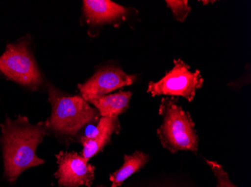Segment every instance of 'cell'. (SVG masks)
Listing matches in <instances>:
<instances>
[{
  "mask_svg": "<svg viewBox=\"0 0 251 187\" xmlns=\"http://www.w3.org/2000/svg\"><path fill=\"white\" fill-rule=\"evenodd\" d=\"M105 187V186H99V187Z\"/></svg>",
  "mask_w": 251,
  "mask_h": 187,
  "instance_id": "14",
  "label": "cell"
},
{
  "mask_svg": "<svg viewBox=\"0 0 251 187\" xmlns=\"http://www.w3.org/2000/svg\"><path fill=\"white\" fill-rule=\"evenodd\" d=\"M159 114L163 118L156 135L164 148L173 154L180 150H198L199 136L191 115L174 98L161 100Z\"/></svg>",
  "mask_w": 251,
  "mask_h": 187,
  "instance_id": "3",
  "label": "cell"
},
{
  "mask_svg": "<svg viewBox=\"0 0 251 187\" xmlns=\"http://www.w3.org/2000/svg\"><path fill=\"white\" fill-rule=\"evenodd\" d=\"M84 16L90 24H104L124 18L127 9L109 0H85L83 2Z\"/></svg>",
  "mask_w": 251,
  "mask_h": 187,
  "instance_id": "9",
  "label": "cell"
},
{
  "mask_svg": "<svg viewBox=\"0 0 251 187\" xmlns=\"http://www.w3.org/2000/svg\"><path fill=\"white\" fill-rule=\"evenodd\" d=\"M132 93L130 91H121L112 95L85 98L89 104L94 105L100 112V116L118 118L129 107Z\"/></svg>",
  "mask_w": 251,
  "mask_h": 187,
  "instance_id": "10",
  "label": "cell"
},
{
  "mask_svg": "<svg viewBox=\"0 0 251 187\" xmlns=\"http://www.w3.org/2000/svg\"><path fill=\"white\" fill-rule=\"evenodd\" d=\"M204 80L199 70L192 72L190 67L183 60H174V67L158 82H150L148 92L152 96L170 95L183 97L191 102L196 91L202 86Z\"/></svg>",
  "mask_w": 251,
  "mask_h": 187,
  "instance_id": "5",
  "label": "cell"
},
{
  "mask_svg": "<svg viewBox=\"0 0 251 187\" xmlns=\"http://www.w3.org/2000/svg\"><path fill=\"white\" fill-rule=\"evenodd\" d=\"M48 90L52 112L46 122L49 129L56 134L73 138L100 121V112L82 97L65 95L53 85H49Z\"/></svg>",
  "mask_w": 251,
  "mask_h": 187,
  "instance_id": "2",
  "label": "cell"
},
{
  "mask_svg": "<svg viewBox=\"0 0 251 187\" xmlns=\"http://www.w3.org/2000/svg\"><path fill=\"white\" fill-rule=\"evenodd\" d=\"M149 160V156L140 150H136L132 155L124 156V165L119 169L110 174L111 187H118L122 185L126 180L143 168Z\"/></svg>",
  "mask_w": 251,
  "mask_h": 187,
  "instance_id": "11",
  "label": "cell"
},
{
  "mask_svg": "<svg viewBox=\"0 0 251 187\" xmlns=\"http://www.w3.org/2000/svg\"><path fill=\"white\" fill-rule=\"evenodd\" d=\"M0 127L4 178L15 184L24 171L45 163L36 155V149L47 135L49 127L47 122L32 125L27 117L22 115L15 120L6 116Z\"/></svg>",
  "mask_w": 251,
  "mask_h": 187,
  "instance_id": "1",
  "label": "cell"
},
{
  "mask_svg": "<svg viewBox=\"0 0 251 187\" xmlns=\"http://www.w3.org/2000/svg\"><path fill=\"white\" fill-rule=\"evenodd\" d=\"M0 73L26 88L36 90L42 85V77L29 47V39L23 38L7 45L0 56Z\"/></svg>",
  "mask_w": 251,
  "mask_h": 187,
  "instance_id": "4",
  "label": "cell"
},
{
  "mask_svg": "<svg viewBox=\"0 0 251 187\" xmlns=\"http://www.w3.org/2000/svg\"><path fill=\"white\" fill-rule=\"evenodd\" d=\"M136 77L126 74L121 68L108 66L100 69L84 84H79L77 88L84 99L102 96L118 88L132 85Z\"/></svg>",
  "mask_w": 251,
  "mask_h": 187,
  "instance_id": "7",
  "label": "cell"
},
{
  "mask_svg": "<svg viewBox=\"0 0 251 187\" xmlns=\"http://www.w3.org/2000/svg\"><path fill=\"white\" fill-rule=\"evenodd\" d=\"M0 74H1V73H0Z\"/></svg>",
  "mask_w": 251,
  "mask_h": 187,
  "instance_id": "15",
  "label": "cell"
},
{
  "mask_svg": "<svg viewBox=\"0 0 251 187\" xmlns=\"http://www.w3.org/2000/svg\"><path fill=\"white\" fill-rule=\"evenodd\" d=\"M58 166L54 174L60 187H90L95 178V167L76 152L60 151L56 155Z\"/></svg>",
  "mask_w": 251,
  "mask_h": 187,
  "instance_id": "6",
  "label": "cell"
},
{
  "mask_svg": "<svg viewBox=\"0 0 251 187\" xmlns=\"http://www.w3.org/2000/svg\"><path fill=\"white\" fill-rule=\"evenodd\" d=\"M166 2L173 11L175 19L180 22H184L191 11L187 0H167Z\"/></svg>",
  "mask_w": 251,
  "mask_h": 187,
  "instance_id": "13",
  "label": "cell"
},
{
  "mask_svg": "<svg viewBox=\"0 0 251 187\" xmlns=\"http://www.w3.org/2000/svg\"><path fill=\"white\" fill-rule=\"evenodd\" d=\"M118 118L101 117L97 127L89 135L81 136L80 143L83 146L81 155L89 162L90 159L103 150L110 143L114 133L118 134L121 130Z\"/></svg>",
  "mask_w": 251,
  "mask_h": 187,
  "instance_id": "8",
  "label": "cell"
},
{
  "mask_svg": "<svg viewBox=\"0 0 251 187\" xmlns=\"http://www.w3.org/2000/svg\"><path fill=\"white\" fill-rule=\"evenodd\" d=\"M208 166L211 168L216 178L217 187H238L229 179V175L224 169V166L217 162L204 159Z\"/></svg>",
  "mask_w": 251,
  "mask_h": 187,
  "instance_id": "12",
  "label": "cell"
}]
</instances>
